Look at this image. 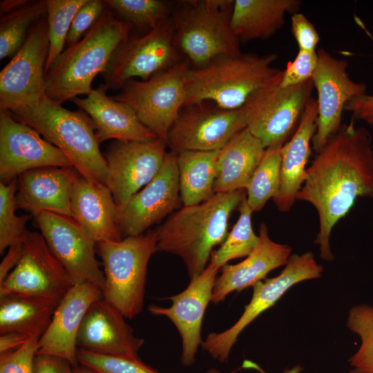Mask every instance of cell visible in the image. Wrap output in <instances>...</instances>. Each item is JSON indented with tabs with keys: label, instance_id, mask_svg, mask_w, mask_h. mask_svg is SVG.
<instances>
[{
	"label": "cell",
	"instance_id": "6da1fadb",
	"mask_svg": "<svg viewBox=\"0 0 373 373\" xmlns=\"http://www.w3.org/2000/svg\"><path fill=\"white\" fill-rule=\"evenodd\" d=\"M344 124L307 168L296 200L316 210L319 229L314 242L321 258L334 259L330 237L334 226L345 217L358 197L373 198V149L370 133Z\"/></svg>",
	"mask_w": 373,
	"mask_h": 373
},
{
	"label": "cell",
	"instance_id": "7a4b0ae2",
	"mask_svg": "<svg viewBox=\"0 0 373 373\" xmlns=\"http://www.w3.org/2000/svg\"><path fill=\"white\" fill-rule=\"evenodd\" d=\"M245 196V189L216 193L203 202L173 212L154 229L157 251L178 256L190 279L198 276L208 265L213 247L227 238L231 213Z\"/></svg>",
	"mask_w": 373,
	"mask_h": 373
},
{
	"label": "cell",
	"instance_id": "3957f363",
	"mask_svg": "<svg viewBox=\"0 0 373 373\" xmlns=\"http://www.w3.org/2000/svg\"><path fill=\"white\" fill-rule=\"evenodd\" d=\"M132 30V25L106 7L83 37L64 49L44 72L45 95L59 104L88 95L94 78L104 71L113 52Z\"/></svg>",
	"mask_w": 373,
	"mask_h": 373
},
{
	"label": "cell",
	"instance_id": "277c9868",
	"mask_svg": "<svg viewBox=\"0 0 373 373\" xmlns=\"http://www.w3.org/2000/svg\"><path fill=\"white\" fill-rule=\"evenodd\" d=\"M6 111L59 148L85 178L106 185V164L94 124L84 111H69L44 95L35 104Z\"/></svg>",
	"mask_w": 373,
	"mask_h": 373
},
{
	"label": "cell",
	"instance_id": "5b68a950",
	"mask_svg": "<svg viewBox=\"0 0 373 373\" xmlns=\"http://www.w3.org/2000/svg\"><path fill=\"white\" fill-rule=\"evenodd\" d=\"M275 53H247L217 59L201 68H190L186 77L184 106L211 102L226 110L245 106L283 70L272 64Z\"/></svg>",
	"mask_w": 373,
	"mask_h": 373
},
{
	"label": "cell",
	"instance_id": "8992f818",
	"mask_svg": "<svg viewBox=\"0 0 373 373\" xmlns=\"http://www.w3.org/2000/svg\"><path fill=\"white\" fill-rule=\"evenodd\" d=\"M234 1L195 0L181 2L171 16L173 44L195 68L242 52L231 27Z\"/></svg>",
	"mask_w": 373,
	"mask_h": 373
},
{
	"label": "cell",
	"instance_id": "52a82bcc",
	"mask_svg": "<svg viewBox=\"0 0 373 373\" xmlns=\"http://www.w3.org/2000/svg\"><path fill=\"white\" fill-rule=\"evenodd\" d=\"M102 260L104 299L117 307L125 318L132 319L143 309L147 267L157 251L154 229L117 242L97 244Z\"/></svg>",
	"mask_w": 373,
	"mask_h": 373
},
{
	"label": "cell",
	"instance_id": "ba28073f",
	"mask_svg": "<svg viewBox=\"0 0 373 373\" xmlns=\"http://www.w3.org/2000/svg\"><path fill=\"white\" fill-rule=\"evenodd\" d=\"M186 58L146 81L131 79L113 97L129 105L139 119L167 144L170 129L184 107Z\"/></svg>",
	"mask_w": 373,
	"mask_h": 373
},
{
	"label": "cell",
	"instance_id": "9c48e42d",
	"mask_svg": "<svg viewBox=\"0 0 373 373\" xmlns=\"http://www.w3.org/2000/svg\"><path fill=\"white\" fill-rule=\"evenodd\" d=\"M173 44V25L169 17L149 32L133 31L117 46L101 74L108 89H121L131 79L146 81L181 61Z\"/></svg>",
	"mask_w": 373,
	"mask_h": 373
},
{
	"label": "cell",
	"instance_id": "30bf717a",
	"mask_svg": "<svg viewBox=\"0 0 373 373\" xmlns=\"http://www.w3.org/2000/svg\"><path fill=\"white\" fill-rule=\"evenodd\" d=\"M323 271V266L318 263L312 252L291 255L277 276L260 280L253 286L251 299L238 320L223 332L210 333L201 346L214 359L225 362L240 334L251 323L273 307L294 285L318 278Z\"/></svg>",
	"mask_w": 373,
	"mask_h": 373
},
{
	"label": "cell",
	"instance_id": "8fae6325",
	"mask_svg": "<svg viewBox=\"0 0 373 373\" xmlns=\"http://www.w3.org/2000/svg\"><path fill=\"white\" fill-rule=\"evenodd\" d=\"M281 77L282 73L245 106L247 128L265 149L285 143L312 98V79L285 88L280 86Z\"/></svg>",
	"mask_w": 373,
	"mask_h": 373
},
{
	"label": "cell",
	"instance_id": "7c38bea8",
	"mask_svg": "<svg viewBox=\"0 0 373 373\" xmlns=\"http://www.w3.org/2000/svg\"><path fill=\"white\" fill-rule=\"evenodd\" d=\"M48 50L46 14L30 27L20 49L0 73V110L35 104L45 95Z\"/></svg>",
	"mask_w": 373,
	"mask_h": 373
},
{
	"label": "cell",
	"instance_id": "4fadbf2b",
	"mask_svg": "<svg viewBox=\"0 0 373 373\" xmlns=\"http://www.w3.org/2000/svg\"><path fill=\"white\" fill-rule=\"evenodd\" d=\"M22 242L21 258L0 284V296L21 294L59 304L75 285L73 280L41 233L27 231Z\"/></svg>",
	"mask_w": 373,
	"mask_h": 373
},
{
	"label": "cell",
	"instance_id": "5bb4252c",
	"mask_svg": "<svg viewBox=\"0 0 373 373\" xmlns=\"http://www.w3.org/2000/svg\"><path fill=\"white\" fill-rule=\"evenodd\" d=\"M317 53L318 63L312 77L317 93V128L312 140L316 153L340 130L347 104L365 94L367 88L365 83L351 79L346 60L336 59L323 48Z\"/></svg>",
	"mask_w": 373,
	"mask_h": 373
},
{
	"label": "cell",
	"instance_id": "9a60e30c",
	"mask_svg": "<svg viewBox=\"0 0 373 373\" xmlns=\"http://www.w3.org/2000/svg\"><path fill=\"white\" fill-rule=\"evenodd\" d=\"M167 144L156 138L147 141L114 140L103 153L106 186L117 208L149 183L162 169Z\"/></svg>",
	"mask_w": 373,
	"mask_h": 373
},
{
	"label": "cell",
	"instance_id": "2e32d148",
	"mask_svg": "<svg viewBox=\"0 0 373 373\" xmlns=\"http://www.w3.org/2000/svg\"><path fill=\"white\" fill-rule=\"evenodd\" d=\"M184 107L168 135L167 145L175 153L220 150L247 127L246 106L234 110L205 108L202 104Z\"/></svg>",
	"mask_w": 373,
	"mask_h": 373
},
{
	"label": "cell",
	"instance_id": "e0dca14e",
	"mask_svg": "<svg viewBox=\"0 0 373 373\" xmlns=\"http://www.w3.org/2000/svg\"><path fill=\"white\" fill-rule=\"evenodd\" d=\"M33 219L51 252L74 284L91 283L102 291L105 277L95 256L97 244L75 220L48 211Z\"/></svg>",
	"mask_w": 373,
	"mask_h": 373
},
{
	"label": "cell",
	"instance_id": "ac0fdd59",
	"mask_svg": "<svg viewBox=\"0 0 373 373\" xmlns=\"http://www.w3.org/2000/svg\"><path fill=\"white\" fill-rule=\"evenodd\" d=\"M50 166L73 165L35 129L0 110V182L7 184L26 171Z\"/></svg>",
	"mask_w": 373,
	"mask_h": 373
},
{
	"label": "cell",
	"instance_id": "d6986e66",
	"mask_svg": "<svg viewBox=\"0 0 373 373\" xmlns=\"http://www.w3.org/2000/svg\"><path fill=\"white\" fill-rule=\"evenodd\" d=\"M182 202L177 153L167 152L164 164L156 176L132 195L118 209V218L123 236H136L160 222L178 209Z\"/></svg>",
	"mask_w": 373,
	"mask_h": 373
},
{
	"label": "cell",
	"instance_id": "ffe728a7",
	"mask_svg": "<svg viewBox=\"0 0 373 373\" xmlns=\"http://www.w3.org/2000/svg\"><path fill=\"white\" fill-rule=\"evenodd\" d=\"M220 269L209 262L200 274L190 279L184 290L166 298L172 301L171 307L153 305L149 307L151 314L166 316L176 327L182 338L181 362L184 365L193 364L198 347L202 345V320L207 307L211 302Z\"/></svg>",
	"mask_w": 373,
	"mask_h": 373
},
{
	"label": "cell",
	"instance_id": "44dd1931",
	"mask_svg": "<svg viewBox=\"0 0 373 373\" xmlns=\"http://www.w3.org/2000/svg\"><path fill=\"white\" fill-rule=\"evenodd\" d=\"M102 291L91 283L75 284L57 306L50 324L39 340L37 354L63 358L78 365L77 337L90 306L102 298Z\"/></svg>",
	"mask_w": 373,
	"mask_h": 373
},
{
	"label": "cell",
	"instance_id": "7402d4cb",
	"mask_svg": "<svg viewBox=\"0 0 373 373\" xmlns=\"http://www.w3.org/2000/svg\"><path fill=\"white\" fill-rule=\"evenodd\" d=\"M144 342L134 335L123 314L103 297L88 308L77 337L78 348L132 358H139Z\"/></svg>",
	"mask_w": 373,
	"mask_h": 373
},
{
	"label": "cell",
	"instance_id": "603a6c76",
	"mask_svg": "<svg viewBox=\"0 0 373 373\" xmlns=\"http://www.w3.org/2000/svg\"><path fill=\"white\" fill-rule=\"evenodd\" d=\"M77 172L73 166H50L21 173L17 178L18 209L33 218L46 211L71 218V195Z\"/></svg>",
	"mask_w": 373,
	"mask_h": 373
},
{
	"label": "cell",
	"instance_id": "cb8c5ba5",
	"mask_svg": "<svg viewBox=\"0 0 373 373\" xmlns=\"http://www.w3.org/2000/svg\"><path fill=\"white\" fill-rule=\"evenodd\" d=\"M70 207L71 218L96 244L124 238L118 209L106 185L90 182L77 172Z\"/></svg>",
	"mask_w": 373,
	"mask_h": 373
},
{
	"label": "cell",
	"instance_id": "d4e9b609",
	"mask_svg": "<svg viewBox=\"0 0 373 373\" xmlns=\"http://www.w3.org/2000/svg\"><path fill=\"white\" fill-rule=\"evenodd\" d=\"M108 87L100 84L86 98L72 101L92 119L99 143L113 139L120 141H147L158 138L137 117L127 104L106 95Z\"/></svg>",
	"mask_w": 373,
	"mask_h": 373
},
{
	"label": "cell",
	"instance_id": "484cf974",
	"mask_svg": "<svg viewBox=\"0 0 373 373\" xmlns=\"http://www.w3.org/2000/svg\"><path fill=\"white\" fill-rule=\"evenodd\" d=\"M259 242L254 250L242 261L235 265H225L216 278L211 302L218 304L230 293L240 291L265 279L272 270L285 265L291 249L285 244L272 240L265 224L259 228Z\"/></svg>",
	"mask_w": 373,
	"mask_h": 373
},
{
	"label": "cell",
	"instance_id": "4316f807",
	"mask_svg": "<svg viewBox=\"0 0 373 373\" xmlns=\"http://www.w3.org/2000/svg\"><path fill=\"white\" fill-rule=\"evenodd\" d=\"M317 119V102L312 97L292 137L280 149V188L273 200L282 212L291 210L305 181L306 166L311 153L310 143L316 131Z\"/></svg>",
	"mask_w": 373,
	"mask_h": 373
},
{
	"label": "cell",
	"instance_id": "83f0119b",
	"mask_svg": "<svg viewBox=\"0 0 373 373\" xmlns=\"http://www.w3.org/2000/svg\"><path fill=\"white\" fill-rule=\"evenodd\" d=\"M265 151L247 127L233 136L220 151L215 193L246 189Z\"/></svg>",
	"mask_w": 373,
	"mask_h": 373
},
{
	"label": "cell",
	"instance_id": "f1b7e54d",
	"mask_svg": "<svg viewBox=\"0 0 373 373\" xmlns=\"http://www.w3.org/2000/svg\"><path fill=\"white\" fill-rule=\"evenodd\" d=\"M298 0H236L231 27L240 41L266 39L284 25L288 13H296Z\"/></svg>",
	"mask_w": 373,
	"mask_h": 373
},
{
	"label": "cell",
	"instance_id": "f546056e",
	"mask_svg": "<svg viewBox=\"0 0 373 373\" xmlns=\"http://www.w3.org/2000/svg\"><path fill=\"white\" fill-rule=\"evenodd\" d=\"M220 150L177 153L180 193L184 206L203 202L216 193Z\"/></svg>",
	"mask_w": 373,
	"mask_h": 373
},
{
	"label": "cell",
	"instance_id": "4dcf8cb0",
	"mask_svg": "<svg viewBox=\"0 0 373 373\" xmlns=\"http://www.w3.org/2000/svg\"><path fill=\"white\" fill-rule=\"evenodd\" d=\"M58 304L47 299L21 294L0 296V334L17 332L41 336Z\"/></svg>",
	"mask_w": 373,
	"mask_h": 373
},
{
	"label": "cell",
	"instance_id": "1f68e13d",
	"mask_svg": "<svg viewBox=\"0 0 373 373\" xmlns=\"http://www.w3.org/2000/svg\"><path fill=\"white\" fill-rule=\"evenodd\" d=\"M47 12V0L29 1L0 19V59L12 57L20 49L33 23Z\"/></svg>",
	"mask_w": 373,
	"mask_h": 373
},
{
	"label": "cell",
	"instance_id": "d6a6232c",
	"mask_svg": "<svg viewBox=\"0 0 373 373\" xmlns=\"http://www.w3.org/2000/svg\"><path fill=\"white\" fill-rule=\"evenodd\" d=\"M238 210L239 217L219 249L212 252L210 262L221 269L231 260L247 257L257 247L259 236L256 235L251 224L252 209L246 196Z\"/></svg>",
	"mask_w": 373,
	"mask_h": 373
},
{
	"label": "cell",
	"instance_id": "836d02e7",
	"mask_svg": "<svg viewBox=\"0 0 373 373\" xmlns=\"http://www.w3.org/2000/svg\"><path fill=\"white\" fill-rule=\"evenodd\" d=\"M281 147L266 149L262 161L245 189L247 204L253 211H260L269 199L275 198L278 193Z\"/></svg>",
	"mask_w": 373,
	"mask_h": 373
},
{
	"label": "cell",
	"instance_id": "e575fe53",
	"mask_svg": "<svg viewBox=\"0 0 373 373\" xmlns=\"http://www.w3.org/2000/svg\"><path fill=\"white\" fill-rule=\"evenodd\" d=\"M346 327L361 340L358 349L347 361L349 373H373V305L363 303L351 307Z\"/></svg>",
	"mask_w": 373,
	"mask_h": 373
},
{
	"label": "cell",
	"instance_id": "d590c367",
	"mask_svg": "<svg viewBox=\"0 0 373 373\" xmlns=\"http://www.w3.org/2000/svg\"><path fill=\"white\" fill-rule=\"evenodd\" d=\"M116 15L133 26L149 32L170 17L169 3L161 0H104Z\"/></svg>",
	"mask_w": 373,
	"mask_h": 373
},
{
	"label": "cell",
	"instance_id": "8d00e7d4",
	"mask_svg": "<svg viewBox=\"0 0 373 373\" xmlns=\"http://www.w3.org/2000/svg\"><path fill=\"white\" fill-rule=\"evenodd\" d=\"M87 0H47L49 50L44 72L64 50L73 19Z\"/></svg>",
	"mask_w": 373,
	"mask_h": 373
},
{
	"label": "cell",
	"instance_id": "74e56055",
	"mask_svg": "<svg viewBox=\"0 0 373 373\" xmlns=\"http://www.w3.org/2000/svg\"><path fill=\"white\" fill-rule=\"evenodd\" d=\"M17 178L7 184L0 182V254L11 245L22 242L26 223L33 217L30 214L17 216Z\"/></svg>",
	"mask_w": 373,
	"mask_h": 373
},
{
	"label": "cell",
	"instance_id": "f35d334b",
	"mask_svg": "<svg viewBox=\"0 0 373 373\" xmlns=\"http://www.w3.org/2000/svg\"><path fill=\"white\" fill-rule=\"evenodd\" d=\"M77 361L96 373H160L139 358L102 354L78 348Z\"/></svg>",
	"mask_w": 373,
	"mask_h": 373
},
{
	"label": "cell",
	"instance_id": "ab89813d",
	"mask_svg": "<svg viewBox=\"0 0 373 373\" xmlns=\"http://www.w3.org/2000/svg\"><path fill=\"white\" fill-rule=\"evenodd\" d=\"M40 337L32 336L19 348L0 353V373H34Z\"/></svg>",
	"mask_w": 373,
	"mask_h": 373
},
{
	"label": "cell",
	"instance_id": "60d3db41",
	"mask_svg": "<svg viewBox=\"0 0 373 373\" xmlns=\"http://www.w3.org/2000/svg\"><path fill=\"white\" fill-rule=\"evenodd\" d=\"M318 63V53L299 50L293 61H289L283 70L282 87H289L312 79Z\"/></svg>",
	"mask_w": 373,
	"mask_h": 373
},
{
	"label": "cell",
	"instance_id": "b9f144b4",
	"mask_svg": "<svg viewBox=\"0 0 373 373\" xmlns=\"http://www.w3.org/2000/svg\"><path fill=\"white\" fill-rule=\"evenodd\" d=\"M106 8L104 0H87L74 17L66 43L68 46L79 41Z\"/></svg>",
	"mask_w": 373,
	"mask_h": 373
},
{
	"label": "cell",
	"instance_id": "7bdbcfd3",
	"mask_svg": "<svg viewBox=\"0 0 373 373\" xmlns=\"http://www.w3.org/2000/svg\"><path fill=\"white\" fill-rule=\"evenodd\" d=\"M291 30L299 50L316 51L320 37L314 26L305 15L299 12L292 15Z\"/></svg>",
	"mask_w": 373,
	"mask_h": 373
},
{
	"label": "cell",
	"instance_id": "ee69618b",
	"mask_svg": "<svg viewBox=\"0 0 373 373\" xmlns=\"http://www.w3.org/2000/svg\"><path fill=\"white\" fill-rule=\"evenodd\" d=\"M354 21L373 41V35L362 20L356 15ZM345 111L351 113L354 121H362L373 127V95L365 93L353 98L347 104Z\"/></svg>",
	"mask_w": 373,
	"mask_h": 373
},
{
	"label": "cell",
	"instance_id": "f6af8a7d",
	"mask_svg": "<svg viewBox=\"0 0 373 373\" xmlns=\"http://www.w3.org/2000/svg\"><path fill=\"white\" fill-rule=\"evenodd\" d=\"M73 366L67 360L52 355L37 354L34 373H73Z\"/></svg>",
	"mask_w": 373,
	"mask_h": 373
},
{
	"label": "cell",
	"instance_id": "bcb514c9",
	"mask_svg": "<svg viewBox=\"0 0 373 373\" xmlns=\"http://www.w3.org/2000/svg\"><path fill=\"white\" fill-rule=\"evenodd\" d=\"M23 254V242L17 243L9 247L8 251L0 264V284L20 261Z\"/></svg>",
	"mask_w": 373,
	"mask_h": 373
},
{
	"label": "cell",
	"instance_id": "7dc6e473",
	"mask_svg": "<svg viewBox=\"0 0 373 373\" xmlns=\"http://www.w3.org/2000/svg\"><path fill=\"white\" fill-rule=\"evenodd\" d=\"M30 338L26 335L17 332H8L0 334V353L19 348Z\"/></svg>",
	"mask_w": 373,
	"mask_h": 373
},
{
	"label": "cell",
	"instance_id": "c3c4849f",
	"mask_svg": "<svg viewBox=\"0 0 373 373\" xmlns=\"http://www.w3.org/2000/svg\"><path fill=\"white\" fill-rule=\"evenodd\" d=\"M29 0H1V16L13 12L28 3Z\"/></svg>",
	"mask_w": 373,
	"mask_h": 373
},
{
	"label": "cell",
	"instance_id": "681fc988",
	"mask_svg": "<svg viewBox=\"0 0 373 373\" xmlns=\"http://www.w3.org/2000/svg\"><path fill=\"white\" fill-rule=\"evenodd\" d=\"M242 367L246 369L254 370L259 373H267V372L263 368H262L258 363L250 360H245L242 363ZM302 370V366L298 364L291 368L285 369L282 373H300Z\"/></svg>",
	"mask_w": 373,
	"mask_h": 373
},
{
	"label": "cell",
	"instance_id": "f907efd6",
	"mask_svg": "<svg viewBox=\"0 0 373 373\" xmlns=\"http://www.w3.org/2000/svg\"><path fill=\"white\" fill-rule=\"evenodd\" d=\"M73 373H96V372L82 365H78L75 367H73Z\"/></svg>",
	"mask_w": 373,
	"mask_h": 373
},
{
	"label": "cell",
	"instance_id": "816d5d0a",
	"mask_svg": "<svg viewBox=\"0 0 373 373\" xmlns=\"http://www.w3.org/2000/svg\"><path fill=\"white\" fill-rule=\"evenodd\" d=\"M206 373H222V372L217 369L213 368V369L209 370Z\"/></svg>",
	"mask_w": 373,
	"mask_h": 373
}]
</instances>
